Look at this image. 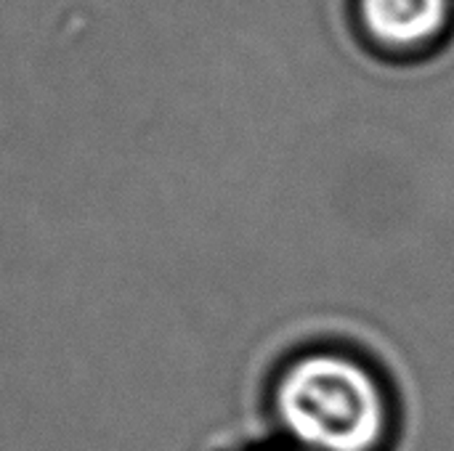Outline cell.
Here are the masks:
<instances>
[{"instance_id": "1", "label": "cell", "mask_w": 454, "mask_h": 451, "mask_svg": "<svg viewBox=\"0 0 454 451\" xmlns=\"http://www.w3.org/2000/svg\"><path fill=\"white\" fill-rule=\"evenodd\" d=\"M277 412L301 444L317 451H372L388 428L378 380L338 354L298 359L279 380Z\"/></svg>"}, {"instance_id": "2", "label": "cell", "mask_w": 454, "mask_h": 451, "mask_svg": "<svg viewBox=\"0 0 454 451\" xmlns=\"http://www.w3.org/2000/svg\"><path fill=\"white\" fill-rule=\"evenodd\" d=\"M364 29L388 48H420L442 35L450 0H359Z\"/></svg>"}]
</instances>
